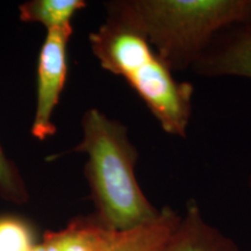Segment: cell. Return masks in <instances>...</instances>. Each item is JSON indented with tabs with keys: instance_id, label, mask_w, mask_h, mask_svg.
I'll list each match as a JSON object with an SVG mask.
<instances>
[{
	"instance_id": "cell-2",
	"label": "cell",
	"mask_w": 251,
	"mask_h": 251,
	"mask_svg": "<svg viewBox=\"0 0 251 251\" xmlns=\"http://www.w3.org/2000/svg\"><path fill=\"white\" fill-rule=\"evenodd\" d=\"M81 134L75 151L87 156L85 175L97 218L117 233L156 221L162 209L149 201L136 179L139 151L128 128L98 108H90L81 118Z\"/></svg>"
},
{
	"instance_id": "cell-11",
	"label": "cell",
	"mask_w": 251,
	"mask_h": 251,
	"mask_svg": "<svg viewBox=\"0 0 251 251\" xmlns=\"http://www.w3.org/2000/svg\"><path fill=\"white\" fill-rule=\"evenodd\" d=\"M0 196L7 201L24 203L28 200V191L24 178L14 165V163L6 156L0 146Z\"/></svg>"
},
{
	"instance_id": "cell-9",
	"label": "cell",
	"mask_w": 251,
	"mask_h": 251,
	"mask_svg": "<svg viewBox=\"0 0 251 251\" xmlns=\"http://www.w3.org/2000/svg\"><path fill=\"white\" fill-rule=\"evenodd\" d=\"M85 6L83 0H30L19 6V17L21 21L41 24L50 30L70 25L74 15Z\"/></svg>"
},
{
	"instance_id": "cell-8",
	"label": "cell",
	"mask_w": 251,
	"mask_h": 251,
	"mask_svg": "<svg viewBox=\"0 0 251 251\" xmlns=\"http://www.w3.org/2000/svg\"><path fill=\"white\" fill-rule=\"evenodd\" d=\"M179 220L178 213L170 207H164L156 221L118 233L103 251H158L170 238Z\"/></svg>"
},
{
	"instance_id": "cell-4",
	"label": "cell",
	"mask_w": 251,
	"mask_h": 251,
	"mask_svg": "<svg viewBox=\"0 0 251 251\" xmlns=\"http://www.w3.org/2000/svg\"><path fill=\"white\" fill-rule=\"evenodd\" d=\"M74 33L72 25L47 30L37 63L36 106L31 135L45 141L56 133L52 115L65 85L68 72L67 48Z\"/></svg>"
},
{
	"instance_id": "cell-10",
	"label": "cell",
	"mask_w": 251,
	"mask_h": 251,
	"mask_svg": "<svg viewBox=\"0 0 251 251\" xmlns=\"http://www.w3.org/2000/svg\"><path fill=\"white\" fill-rule=\"evenodd\" d=\"M36 243L34 229L26 220L0 216V251H30Z\"/></svg>"
},
{
	"instance_id": "cell-3",
	"label": "cell",
	"mask_w": 251,
	"mask_h": 251,
	"mask_svg": "<svg viewBox=\"0 0 251 251\" xmlns=\"http://www.w3.org/2000/svg\"><path fill=\"white\" fill-rule=\"evenodd\" d=\"M89 42L100 67L129 84L166 134L186 139L194 87L175 77L142 34L106 18Z\"/></svg>"
},
{
	"instance_id": "cell-7",
	"label": "cell",
	"mask_w": 251,
	"mask_h": 251,
	"mask_svg": "<svg viewBox=\"0 0 251 251\" xmlns=\"http://www.w3.org/2000/svg\"><path fill=\"white\" fill-rule=\"evenodd\" d=\"M117 234L97 215L80 218L61 230L47 233L30 251H103Z\"/></svg>"
},
{
	"instance_id": "cell-6",
	"label": "cell",
	"mask_w": 251,
	"mask_h": 251,
	"mask_svg": "<svg viewBox=\"0 0 251 251\" xmlns=\"http://www.w3.org/2000/svg\"><path fill=\"white\" fill-rule=\"evenodd\" d=\"M158 251H242L203 219L196 200L188 201L179 224Z\"/></svg>"
},
{
	"instance_id": "cell-12",
	"label": "cell",
	"mask_w": 251,
	"mask_h": 251,
	"mask_svg": "<svg viewBox=\"0 0 251 251\" xmlns=\"http://www.w3.org/2000/svg\"><path fill=\"white\" fill-rule=\"evenodd\" d=\"M247 183H248V186H249L250 191H251V172L249 174V176H248V180H247Z\"/></svg>"
},
{
	"instance_id": "cell-1",
	"label": "cell",
	"mask_w": 251,
	"mask_h": 251,
	"mask_svg": "<svg viewBox=\"0 0 251 251\" xmlns=\"http://www.w3.org/2000/svg\"><path fill=\"white\" fill-rule=\"evenodd\" d=\"M106 18L146 37L175 72L191 70L222 31L251 25V0H112Z\"/></svg>"
},
{
	"instance_id": "cell-5",
	"label": "cell",
	"mask_w": 251,
	"mask_h": 251,
	"mask_svg": "<svg viewBox=\"0 0 251 251\" xmlns=\"http://www.w3.org/2000/svg\"><path fill=\"white\" fill-rule=\"evenodd\" d=\"M191 70L205 78L251 79V25L231 27L219 34Z\"/></svg>"
}]
</instances>
